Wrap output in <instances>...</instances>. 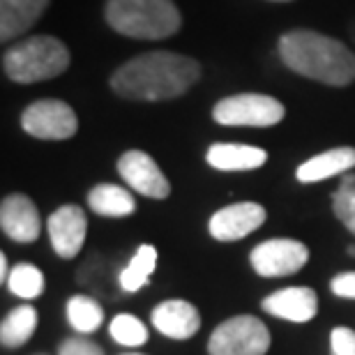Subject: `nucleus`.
Here are the masks:
<instances>
[{
  "label": "nucleus",
  "mask_w": 355,
  "mask_h": 355,
  "mask_svg": "<svg viewBox=\"0 0 355 355\" xmlns=\"http://www.w3.org/2000/svg\"><path fill=\"white\" fill-rule=\"evenodd\" d=\"M201 79V65L173 51H148L127 60L111 76V88L125 99L162 102L184 95Z\"/></svg>",
  "instance_id": "nucleus-1"
},
{
  "label": "nucleus",
  "mask_w": 355,
  "mask_h": 355,
  "mask_svg": "<svg viewBox=\"0 0 355 355\" xmlns=\"http://www.w3.org/2000/svg\"><path fill=\"white\" fill-rule=\"evenodd\" d=\"M284 65L307 79L328 86H349L355 81V53L335 37L316 31H291L279 40Z\"/></svg>",
  "instance_id": "nucleus-2"
},
{
  "label": "nucleus",
  "mask_w": 355,
  "mask_h": 355,
  "mask_svg": "<svg viewBox=\"0 0 355 355\" xmlns=\"http://www.w3.org/2000/svg\"><path fill=\"white\" fill-rule=\"evenodd\" d=\"M106 24L134 40H164L180 31V12L173 0H109Z\"/></svg>",
  "instance_id": "nucleus-3"
},
{
  "label": "nucleus",
  "mask_w": 355,
  "mask_h": 355,
  "mask_svg": "<svg viewBox=\"0 0 355 355\" xmlns=\"http://www.w3.org/2000/svg\"><path fill=\"white\" fill-rule=\"evenodd\" d=\"M69 67V51L58 37L35 35L10 46L3 55V69L17 83L55 79Z\"/></svg>",
  "instance_id": "nucleus-4"
},
{
  "label": "nucleus",
  "mask_w": 355,
  "mask_h": 355,
  "mask_svg": "<svg viewBox=\"0 0 355 355\" xmlns=\"http://www.w3.org/2000/svg\"><path fill=\"white\" fill-rule=\"evenodd\" d=\"M272 339L263 321L257 316H233L222 325H217L215 332L208 339L210 355H266Z\"/></svg>",
  "instance_id": "nucleus-5"
},
{
  "label": "nucleus",
  "mask_w": 355,
  "mask_h": 355,
  "mask_svg": "<svg viewBox=\"0 0 355 355\" xmlns=\"http://www.w3.org/2000/svg\"><path fill=\"white\" fill-rule=\"evenodd\" d=\"M284 104L275 97L243 92V95L226 97L215 104L212 118L226 127H272L282 123Z\"/></svg>",
  "instance_id": "nucleus-6"
},
{
  "label": "nucleus",
  "mask_w": 355,
  "mask_h": 355,
  "mask_svg": "<svg viewBox=\"0 0 355 355\" xmlns=\"http://www.w3.org/2000/svg\"><path fill=\"white\" fill-rule=\"evenodd\" d=\"M24 132L35 139L44 141H65L72 139L79 130V120L69 104L60 99H40L33 102L21 116Z\"/></svg>",
  "instance_id": "nucleus-7"
},
{
  "label": "nucleus",
  "mask_w": 355,
  "mask_h": 355,
  "mask_svg": "<svg viewBox=\"0 0 355 355\" xmlns=\"http://www.w3.org/2000/svg\"><path fill=\"white\" fill-rule=\"evenodd\" d=\"M309 261V250L304 243L293 238H272L257 245L250 254L254 272L261 277H286L295 275Z\"/></svg>",
  "instance_id": "nucleus-8"
},
{
  "label": "nucleus",
  "mask_w": 355,
  "mask_h": 355,
  "mask_svg": "<svg viewBox=\"0 0 355 355\" xmlns=\"http://www.w3.org/2000/svg\"><path fill=\"white\" fill-rule=\"evenodd\" d=\"M266 217H268L266 208L261 203H254V201L233 203V205H226L222 210H217L215 215L210 217L208 231L219 243H236V240L247 238L250 233L261 229Z\"/></svg>",
  "instance_id": "nucleus-9"
},
{
  "label": "nucleus",
  "mask_w": 355,
  "mask_h": 355,
  "mask_svg": "<svg viewBox=\"0 0 355 355\" xmlns=\"http://www.w3.org/2000/svg\"><path fill=\"white\" fill-rule=\"evenodd\" d=\"M118 173L134 191L148 198H166L171 191V184L162 173L157 162L144 150H127L118 159Z\"/></svg>",
  "instance_id": "nucleus-10"
},
{
  "label": "nucleus",
  "mask_w": 355,
  "mask_h": 355,
  "mask_svg": "<svg viewBox=\"0 0 355 355\" xmlns=\"http://www.w3.org/2000/svg\"><path fill=\"white\" fill-rule=\"evenodd\" d=\"M49 238H51L53 252L60 259H74L81 252L83 240L88 233V219L83 208L74 203L60 205L46 222Z\"/></svg>",
  "instance_id": "nucleus-11"
},
{
  "label": "nucleus",
  "mask_w": 355,
  "mask_h": 355,
  "mask_svg": "<svg viewBox=\"0 0 355 355\" xmlns=\"http://www.w3.org/2000/svg\"><path fill=\"white\" fill-rule=\"evenodd\" d=\"M0 229L14 243H35L42 233L37 205L24 194L5 196L0 205Z\"/></svg>",
  "instance_id": "nucleus-12"
},
{
  "label": "nucleus",
  "mask_w": 355,
  "mask_h": 355,
  "mask_svg": "<svg viewBox=\"0 0 355 355\" xmlns=\"http://www.w3.org/2000/svg\"><path fill=\"white\" fill-rule=\"evenodd\" d=\"M263 311L270 316L284 318L291 323H307L316 316L318 311V295L314 288L307 286H288L270 293L261 302Z\"/></svg>",
  "instance_id": "nucleus-13"
},
{
  "label": "nucleus",
  "mask_w": 355,
  "mask_h": 355,
  "mask_svg": "<svg viewBox=\"0 0 355 355\" xmlns=\"http://www.w3.org/2000/svg\"><path fill=\"white\" fill-rule=\"evenodd\" d=\"M153 325L168 339H189L201 328L198 309L187 300H164L153 309Z\"/></svg>",
  "instance_id": "nucleus-14"
},
{
  "label": "nucleus",
  "mask_w": 355,
  "mask_h": 355,
  "mask_svg": "<svg viewBox=\"0 0 355 355\" xmlns=\"http://www.w3.org/2000/svg\"><path fill=\"white\" fill-rule=\"evenodd\" d=\"M205 159L217 171H254L268 162V153L247 144H215L208 148Z\"/></svg>",
  "instance_id": "nucleus-15"
},
{
  "label": "nucleus",
  "mask_w": 355,
  "mask_h": 355,
  "mask_svg": "<svg viewBox=\"0 0 355 355\" xmlns=\"http://www.w3.org/2000/svg\"><path fill=\"white\" fill-rule=\"evenodd\" d=\"M46 7L49 0H0V40L10 42L28 33Z\"/></svg>",
  "instance_id": "nucleus-16"
},
{
  "label": "nucleus",
  "mask_w": 355,
  "mask_h": 355,
  "mask_svg": "<svg viewBox=\"0 0 355 355\" xmlns=\"http://www.w3.org/2000/svg\"><path fill=\"white\" fill-rule=\"evenodd\" d=\"M353 166H355V148L342 146L307 159L304 164L297 166L295 178L300 182H318V180H328L332 175L351 173Z\"/></svg>",
  "instance_id": "nucleus-17"
},
{
  "label": "nucleus",
  "mask_w": 355,
  "mask_h": 355,
  "mask_svg": "<svg viewBox=\"0 0 355 355\" xmlns=\"http://www.w3.org/2000/svg\"><path fill=\"white\" fill-rule=\"evenodd\" d=\"M88 205L92 212L102 217H127L137 210L134 196L120 184L102 182L88 191Z\"/></svg>",
  "instance_id": "nucleus-18"
},
{
  "label": "nucleus",
  "mask_w": 355,
  "mask_h": 355,
  "mask_svg": "<svg viewBox=\"0 0 355 355\" xmlns=\"http://www.w3.org/2000/svg\"><path fill=\"white\" fill-rule=\"evenodd\" d=\"M35 328H37V311L31 304H21V307H14L0 323V342L7 349H19L33 337Z\"/></svg>",
  "instance_id": "nucleus-19"
},
{
  "label": "nucleus",
  "mask_w": 355,
  "mask_h": 355,
  "mask_svg": "<svg viewBox=\"0 0 355 355\" xmlns=\"http://www.w3.org/2000/svg\"><path fill=\"white\" fill-rule=\"evenodd\" d=\"M157 268V250L153 245H141L134 257L130 259L127 268L120 272L118 282H120V288L125 293H137L150 282V275L155 272Z\"/></svg>",
  "instance_id": "nucleus-20"
},
{
  "label": "nucleus",
  "mask_w": 355,
  "mask_h": 355,
  "mask_svg": "<svg viewBox=\"0 0 355 355\" xmlns=\"http://www.w3.org/2000/svg\"><path fill=\"white\" fill-rule=\"evenodd\" d=\"M67 323L79 335H90V332L99 330L104 323L102 304L92 300L90 295H72L67 302Z\"/></svg>",
  "instance_id": "nucleus-21"
},
{
  "label": "nucleus",
  "mask_w": 355,
  "mask_h": 355,
  "mask_svg": "<svg viewBox=\"0 0 355 355\" xmlns=\"http://www.w3.org/2000/svg\"><path fill=\"white\" fill-rule=\"evenodd\" d=\"M7 286L14 295L33 300L44 293V275L40 268H35L31 263H19L12 268L10 277H7Z\"/></svg>",
  "instance_id": "nucleus-22"
},
{
  "label": "nucleus",
  "mask_w": 355,
  "mask_h": 355,
  "mask_svg": "<svg viewBox=\"0 0 355 355\" xmlns=\"http://www.w3.org/2000/svg\"><path fill=\"white\" fill-rule=\"evenodd\" d=\"M109 332L113 342L127 346V349H137V346H144L148 342V328L132 314H118L111 321Z\"/></svg>",
  "instance_id": "nucleus-23"
},
{
  "label": "nucleus",
  "mask_w": 355,
  "mask_h": 355,
  "mask_svg": "<svg viewBox=\"0 0 355 355\" xmlns=\"http://www.w3.org/2000/svg\"><path fill=\"white\" fill-rule=\"evenodd\" d=\"M332 210H335L339 222L355 236V175L353 173H344L342 184L332 194Z\"/></svg>",
  "instance_id": "nucleus-24"
},
{
  "label": "nucleus",
  "mask_w": 355,
  "mask_h": 355,
  "mask_svg": "<svg viewBox=\"0 0 355 355\" xmlns=\"http://www.w3.org/2000/svg\"><path fill=\"white\" fill-rule=\"evenodd\" d=\"M330 355H355V332L351 328L330 332Z\"/></svg>",
  "instance_id": "nucleus-25"
},
{
  "label": "nucleus",
  "mask_w": 355,
  "mask_h": 355,
  "mask_svg": "<svg viewBox=\"0 0 355 355\" xmlns=\"http://www.w3.org/2000/svg\"><path fill=\"white\" fill-rule=\"evenodd\" d=\"M58 355H104L102 349L86 337H72L60 344Z\"/></svg>",
  "instance_id": "nucleus-26"
},
{
  "label": "nucleus",
  "mask_w": 355,
  "mask_h": 355,
  "mask_svg": "<svg viewBox=\"0 0 355 355\" xmlns=\"http://www.w3.org/2000/svg\"><path fill=\"white\" fill-rule=\"evenodd\" d=\"M330 291L337 297H349V300H355V272H342V275L332 277Z\"/></svg>",
  "instance_id": "nucleus-27"
},
{
  "label": "nucleus",
  "mask_w": 355,
  "mask_h": 355,
  "mask_svg": "<svg viewBox=\"0 0 355 355\" xmlns=\"http://www.w3.org/2000/svg\"><path fill=\"white\" fill-rule=\"evenodd\" d=\"M7 277H10L7 275V257L5 254H0V279L7 282Z\"/></svg>",
  "instance_id": "nucleus-28"
},
{
  "label": "nucleus",
  "mask_w": 355,
  "mask_h": 355,
  "mask_svg": "<svg viewBox=\"0 0 355 355\" xmlns=\"http://www.w3.org/2000/svg\"><path fill=\"white\" fill-rule=\"evenodd\" d=\"M279 3H284V0H279Z\"/></svg>",
  "instance_id": "nucleus-29"
}]
</instances>
